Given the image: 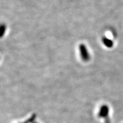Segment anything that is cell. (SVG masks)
<instances>
[{"label": "cell", "mask_w": 123, "mask_h": 123, "mask_svg": "<svg viewBox=\"0 0 123 123\" xmlns=\"http://www.w3.org/2000/svg\"><path fill=\"white\" fill-rule=\"evenodd\" d=\"M80 53V56L81 59L84 62L88 61L90 59V54H89L87 49L86 48L85 45L83 44H81L79 46Z\"/></svg>", "instance_id": "obj_1"}, {"label": "cell", "mask_w": 123, "mask_h": 123, "mask_svg": "<svg viewBox=\"0 0 123 123\" xmlns=\"http://www.w3.org/2000/svg\"><path fill=\"white\" fill-rule=\"evenodd\" d=\"M103 42L104 44V45H105L108 47H112L113 46V42L111 40L108 39L106 38H103Z\"/></svg>", "instance_id": "obj_2"}, {"label": "cell", "mask_w": 123, "mask_h": 123, "mask_svg": "<svg viewBox=\"0 0 123 123\" xmlns=\"http://www.w3.org/2000/svg\"><path fill=\"white\" fill-rule=\"evenodd\" d=\"M6 30V26L4 25H2L1 26V29H0V31H1V37H2L3 35H4L5 31Z\"/></svg>", "instance_id": "obj_3"}]
</instances>
